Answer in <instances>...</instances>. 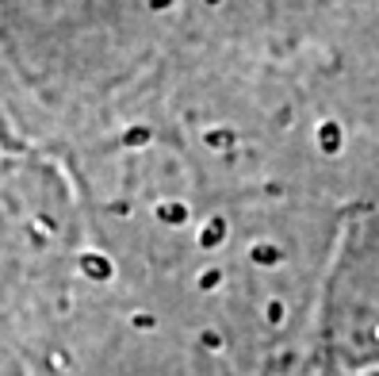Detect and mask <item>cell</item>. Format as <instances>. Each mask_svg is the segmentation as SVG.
Returning a JSON list of instances; mask_svg holds the SVG:
<instances>
[{"label":"cell","mask_w":379,"mask_h":376,"mask_svg":"<svg viewBox=\"0 0 379 376\" xmlns=\"http://www.w3.org/2000/svg\"><path fill=\"white\" fill-rule=\"evenodd\" d=\"M371 376H379V373H371Z\"/></svg>","instance_id":"6da1fadb"}]
</instances>
